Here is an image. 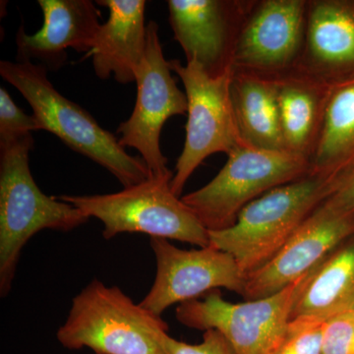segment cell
<instances>
[{"instance_id":"1","label":"cell","mask_w":354,"mask_h":354,"mask_svg":"<svg viewBox=\"0 0 354 354\" xmlns=\"http://www.w3.org/2000/svg\"><path fill=\"white\" fill-rule=\"evenodd\" d=\"M32 134L0 141V297L12 288L26 244L44 230L69 232L88 221L80 209L39 189L30 169Z\"/></svg>"},{"instance_id":"2","label":"cell","mask_w":354,"mask_h":354,"mask_svg":"<svg viewBox=\"0 0 354 354\" xmlns=\"http://www.w3.org/2000/svg\"><path fill=\"white\" fill-rule=\"evenodd\" d=\"M48 70L32 62H0V75L29 102L41 130L53 133L70 149L101 165L123 188L150 178L141 158L129 155L115 135L100 127L92 114L53 87Z\"/></svg>"},{"instance_id":"3","label":"cell","mask_w":354,"mask_h":354,"mask_svg":"<svg viewBox=\"0 0 354 354\" xmlns=\"http://www.w3.org/2000/svg\"><path fill=\"white\" fill-rule=\"evenodd\" d=\"M337 190L330 179L313 174L274 188L247 205L232 227L209 232V246L232 255L247 276L274 257Z\"/></svg>"},{"instance_id":"4","label":"cell","mask_w":354,"mask_h":354,"mask_svg":"<svg viewBox=\"0 0 354 354\" xmlns=\"http://www.w3.org/2000/svg\"><path fill=\"white\" fill-rule=\"evenodd\" d=\"M169 327L118 286L93 279L72 300L57 339L71 351L93 354H165L160 335Z\"/></svg>"},{"instance_id":"5","label":"cell","mask_w":354,"mask_h":354,"mask_svg":"<svg viewBox=\"0 0 354 354\" xmlns=\"http://www.w3.org/2000/svg\"><path fill=\"white\" fill-rule=\"evenodd\" d=\"M174 176L150 177L120 192L95 195H60L88 218L101 221L104 239L123 234H143L204 248L209 232L181 197L171 189Z\"/></svg>"},{"instance_id":"6","label":"cell","mask_w":354,"mask_h":354,"mask_svg":"<svg viewBox=\"0 0 354 354\" xmlns=\"http://www.w3.org/2000/svg\"><path fill=\"white\" fill-rule=\"evenodd\" d=\"M309 160L286 151L241 143L206 185L181 197L208 232L232 227L247 205L309 174Z\"/></svg>"},{"instance_id":"7","label":"cell","mask_w":354,"mask_h":354,"mask_svg":"<svg viewBox=\"0 0 354 354\" xmlns=\"http://www.w3.org/2000/svg\"><path fill=\"white\" fill-rule=\"evenodd\" d=\"M172 72L183 81L187 97V123L183 150L171 180L174 194L183 197L186 183L207 158L230 155L242 143L232 108V71L212 77L195 62L169 60Z\"/></svg>"},{"instance_id":"8","label":"cell","mask_w":354,"mask_h":354,"mask_svg":"<svg viewBox=\"0 0 354 354\" xmlns=\"http://www.w3.org/2000/svg\"><path fill=\"white\" fill-rule=\"evenodd\" d=\"M269 297L232 304L220 290L177 305L176 318L190 329L220 332L236 354H270L290 320L307 276Z\"/></svg>"},{"instance_id":"9","label":"cell","mask_w":354,"mask_h":354,"mask_svg":"<svg viewBox=\"0 0 354 354\" xmlns=\"http://www.w3.org/2000/svg\"><path fill=\"white\" fill-rule=\"evenodd\" d=\"M171 72L158 37V26L150 21L147 24L145 57L135 79L134 109L116 132L123 148L138 151L151 177L174 176L160 149V134L167 120L187 113V97L177 87Z\"/></svg>"},{"instance_id":"10","label":"cell","mask_w":354,"mask_h":354,"mask_svg":"<svg viewBox=\"0 0 354 354\" xmlns=\"http://www.w3.org/2000/svg\"><path fill=\"white\" fill-rule=\"evenodd\" d=\"M308 0H254L232 71L278 81L297 71L306 41Z\"/></svg>"},{"instance_id":"11","label":"cell","mask_w":354,"mask_h":354,"mask_svg":"<svg viewBox=\"0 0 354 354\" xmlns=\"http://www.w3.org/2000/svg\"><path fill=\"white\" fill-rule=\"evenodd\" d=\"M354 234V216L334 194L319 205L285 245L259 269L246 276L242 297L260 299L276 295L320 265Z\"/></svg>"},{"instance_id":"12","label":"cell","mask_w":354,"mask_h":354,"mask_svg":"<svg viewBox=\"0 0 354 354\" xmlns=\"http://www.w3.org/2000/svg\"><path fill=\"white\" fill-rule=\"evenodd\" d=\"M150 244L157 272L140 304L155 315L221 288L243 295L246 274L225 251L211 246L186 250L164 239H151Z\"/></svg>"},{"instance_id":"13","label":"cell","mask_w":354,"mask_h":354,"mask_svg":"<svg viewBox=\"0 0 354 354\" xmlns=\"http://www.w3.org/2000/svg\"><path fill=\"white\" fill-rule=\"evenodd\" d=\"M254 0H169V24L186 62L212 77L232 71L235 48Z\"/></svg>"},{"instance_id":"14","label":"cell","mask_w":354,"mask_h":354,"mask_svg":"<svg viewBox=\"0 0 354 354\" xmlns=\"http://www.w3.org/2000/svg\"><path fill=\"white\" fill-rule=\"evenodd\" d=\"M297 70L330 88L354 80V0H308Z\"/></svg>"},{"instance_id":"15","label":"cell","mask_w":354,"mask_h":354,"mask_svg":"<svg viewBox=\"0 0 354 354\" xmlns=\"http://www.w3.org/2000/svg\"><path fill=\"white\" fill-rule=\"evenodd\" d=\"M44 25L28 35L21 26L16 35L17 62L39 60L48 69L58 70L66 62L67 48L87 55L94 48L101 28L100 12L91 0H39Z\"/></svg>"},{"instance_id":"16","label":"cell","mask_w":354,"mask_h":354,"mask_svg":"<svg viewBox=\"0 0 354 354\" xmlns=\"http://www.w3.org/2000/svg\"><path fill=\"white\" fill-rule=\"evenodd\" d=\"M109 11L95 38L92 55L95 75L102 80L114 77L120 84L135 82L145 57V0H100Z\"/></svg>"},{"instance_id":"17","label":"cell","mask_w":354,"mask_h":354,"mask_svg":"<svg viewBox=\"0 0 354 354\" xmlns=\"http://www.w3.org/2000/svg\"><path fill=\"white\" fill-rule=\"evenodd\" d=\"M277 88L285 150L310 162L322 132L332 88L298 70L277 81Z\"/></svg>"},{"instance_id":"18","label":"cell","mask_w":354,"mask_h":354,"mask_svg":"<svg viewBox=\"0 0 354 354\" xmlns=\"http://www.w3.org/2000/svg\"><path fill=\"white\" fill-rule=\"evenodd\" d=\"M354 310V234L309 272L298 293L291 319L326 321Z\"/></svg>"},{"instance_id":"19","label":"cell","mask_w":354,"mask_h":354,"mask_svg":"<svg viewBox=\"0 0 354 354\" xmlns=\"http://www.w3.org/2000/svg\"><path fill=\"white\" fill-rule=\"evenodd\" d=\"M309 165V174L330 179L339 189L353 178L354 80L332 88Z\"/></svg>"},{"instance_id":"20","label":"cell","mask_w":354,"mask_h":354,"mask_svg":"<svg viewBox=\"0 0 354 354\" xmlns=\"http://www.w3.org/2000/svg\"><path fill=\"white\" fill-rule=\"evenodd\" d=\"M230 95L242 143L265 150L286 151L277 81L232 71Z\"/></svg>"},{"instance_id":"21","label":"cell","mask_w":354,"mask_h":354,"mask_svg":"<svg viewBox=\"0 0 354 354\" xmlns=\"http://www.w3.org/2000/svg\"><path fill=\"white\" fill-rule=\"evenodd\" d=\"M324 321L291 319L270 354H323Z\"/></svg>"},{"instance_id":"22","label":"cell","mask_w":354,"mask_h":354,"mask_svg":"<svg viewBox=\"0 0 354 354\" xmlns=\"http://www.w3.org/2000/svg\"><path fill=\"white\" fill-rule=\"evenodd\" d=\"M41 130L34 115H28L11 99L6 88H0V141H8Z\"/></svg>"},{"instance_id":"23","label":"cell","mask_w":354,"mask_h":354,"mask_svg":"<svg viewBox=\"0 0 354 354\" xmlns=\"http://www.w3.org/2000/svg\"><path fill=\"white\" fill-rule=\"evenodd\" d=\"M323 354H354V310L324 321Z\"/></svg>"},{"instance_id":"24","label":"cell","mask_w":354,"mask_h":354,"mask_svg":"<svg viewBox=\"0 0 354 354\" xmlns=\"http://www.w3.org/2000/svg\"><path fill=\"white\" fill-rule=\"evenodd\" d=\"M165 354H236L227 339L216 330H205L201 342L190 344L177 341L169 333L160 335Z\"/></svg>"},{"instance_id":"25","label":"cell","mask_w":354,"mask_h":354,"mask_svg":"<svg viewBox=\"0 0 354 354\" xmlns=\"http://www.w3.org/2000/svg\"><path fill=\"white\" fill-rule=\"evenodd\" d=\"M339 201L354 216V177L348 181L341 189L334 193Z\"/></svg>"}]
</instances>
